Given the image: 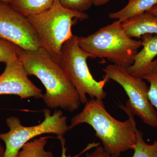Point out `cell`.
Listing matches in <instances>:
<instances>
[{"instance_id": "1", "label": "cell", "mask_w": 157, "mask_h": 157, "mask_svg": "<svg viewBox=\"0 0 157 157\" xmlns=\"http://www.w3.org/2000/svg\"><path fill=\"white\" fill-rule=\"evenodd\" d=\"M120 107L128 117L124 121L117 120L107 112L103 100H89L81 112L72 118L69 129L82 124L89 125L104 149L113 156L120 157L124 152L134 150L137 129L134 114L128 106Z\"/></svg>"}, {"instance_id": "2", "label": "cell", "mask_w": 157, "mask_h": 157, "mask_svg": "<svg viewBox=\"0 0 157 157\" xmlns=\"http://www.w3.org/2000/svg\"><path fill=\"white\" fill-rule=\"evenodd\" d=\"M18 58L29 76L39 78L45 89L42 98L48 108H59L70 112L81 104L76 88L58 63L43 47L36 50L21 49Z\"/></svg>"}, {"instance_id": "3", "label": "cell", "mask_w": 157, "mask_h": 157, "mask_svg": "<svg viewBox=\"0 0 157 157\" xmlns=\"http://www.w3.org/2000/svg\"><path fill=\"white\" fill-rule=\"evenodd\" d=\"M78 45L89 58L107 59L113 64L127 68L134 63L141 41L130 38L121 21L117 20L87 37H77Z\"/></svg>"}, {"instance_id": "4", "label": "cell", "mask_w": 157, "mask_h": 157, "mask_svg": "<svg viewBox=\"0 0 157 157\" xmlns=\"http://www.w3.org/2000/svg\"><path fill=\"white\" fill-rule=\"evenodd\" d=\"M88 17L85 12L65 8L58 0L47 11L28 17L41 41L42 47L56 62L63 45L73 36L71 28L75 20L84 21Z\"/></svg>"}, {"instance_id": "5", "label": "cell", "mask_w": 157, "mask_h": 157, "mask_svg": "<svg viewBox=\"0 0 157 157\" xmlns=\"http://www.w3.org/2000/svg\"><path fill=\"white\" fill-rule=\"evenodd\" d=\"M77 37L73 35L65 42L57 63L78 92L81 104L88 101L87 95L92 99L103 100L107 96L104 87L109 80L104 77L98 81L94 78L87 64L89 56L79 47Z\"/></svg>"}, {"instance_id": "6", "label": "cell", "mask_w": 157, "mask_h": 157, "mask_svg": "<svg viewBox=\"0 0 157 157\" xmlns=\"http://www.w3.org/2000/svg\"><path fill=\"white\" fill-rule=\"evenodd\" d=\"M43 121L32 126L23 125L20 119L17 117L11 116L6 119L9 131L0 133V140L5 144L4 157H15L25 144L37 136L53 134L56 135L59 139L64 137L70 130L67 117L61 110H56L52 114L49 109H43Z\"/></svg>"}, {"instance_id": "7", "label": "cell", "mask_w": 157, "mask_h": 157, "mask_svg": "<svg viewBox=\"0 0 157 157\" xmlns=\"http://www.w3.org/2000/svg\"><path fill=\"white\" fill-rule=\"evenodd\" d=\"M104 77L120 85L129 98L126 105L134 115L137 116L150 126L157 128V112L150 102L149 87L142 78L132 76L126 68L114 64L103 69Z\"/></svg>"}, {"instance_id": "8", "label": "cell", "mask_w": 157, "mask_h": 157, "mask_svg": "<svg viewBox=\"0 0 157 157\" xmlns=\"http://www.w3.org/2000/svg\"><path fill=\"white\" fill-rule=\"evenodd\" d=\"M0 38L25 50L42 47L38 35L28 17L16 11L9 3L0 2Z\"/></svg>"}, {"instance_id": "9", "label": "cell", "mask_w": 157, "mask_h": 157, "mask_svg": "<svg viewBox=\"0 0 157 157\" xmlns=\"http://www.w3.org/2000/svg\"><path fill=\"white\" fill-rule=\"evenodd\" d=\"M6 66L0 75V95H13L21 99H42V90L29 79L18 57L11 59Z\"/></svg>"}, {"instance_id": "10", "label": "cell", "mask_w": 157, "mask_h": 157, "mask_svg": "<svg viewBox=\"0 0 157 157\" xmlns=\"http://www.w3.org/2000/svg\"><path fill=\"white\" fill-rule=\"evenodd\" d=\"M143 48L137 52L134 63L126 70L132 76L143 79L144 76L153 72L157 64V36L147 34L141 38Z\"/></svg>"}, {"instance_id": "11", "label": "cell", "mask_w": 157, "mask_h": 157, "mask_svg": "<svg viewBox=\"0 0 157 157\" xmlns=\"http://www.w3.org/2000/svg\"><path fill=\"white\" fill-rule=\"evenodd\" d=\"M123 27L130 38H141L147 34L157 36V16L145 12L122 22Z\"/></svg>"}, {"instance_id": "12", "label": "cell", "mask_w": 157, "mask_h": 157, "mask_svg": "<svg viewBox=\"0 0 157 157\" xmlns=\"http://www.w3.org/2000/svg\"><path fill=\"white\" fill-rule=\"evenodd\" d=\"M157 4V0H128L126 6L119 11L109 13V17L123 22L130 17L147 12Z\"/></svg>"}, {"instance_id": "13", "label": "cell", "mask_w": 157, "mask_h": 157, "mask_svg": "<svg viewBox=\"0 0 157 157\" xmlns=\"http://www.w3.org/2000/svg\"><path fill=\"white\" fill-rule=\"evenodd\" d=\"M56 0H14L11 5L26 17L40 14L50 9Z\"/></svg>"}, {"instance_id": "14", "label": "cell", "mask_w": 157, "mask_h": 157, "mask_svg": "<svg viewBox=\"0 0 157 157\" xmlns=\"http://www.w3.org/2000/svg\"><path fill=\"white\" fill-rule=\"evenodd\" d=\"M48 137L33 139L25 144L15 157H55L53 153L45 150Z\"/></svg>"}, {"instance_id": "15", "label": "cell", "mask_w": 157, "mask_h": 157, "mask_svg": "<svg viewBox=\"0 0 157 157\" xmlns=\"http://www.w3.org/2000/svg\"><path fill=\"white\" fill-rule=\"evenodd\" d=\"M134 150L132 157H157V140L152 144H148L144 141L142 132L137 129Z\"/></svg>"}, {"instance_id": "16", "label": "cell", "mask_w": 157, "mask_h": 157, "mask_svg": "<svg viewBox=\"0 0 157 157\" xmlns=\"http://www.w3.org/2000/svg\"><path fill=\"white\" fill-rule=\"evenodd\" d=\"M21 48L8 40L0 38V63L6 64L9 60L18 57Z\"/></svg>"}, {"instance_id": "17", "label": "cell", "mask_w": 157, "mask_h": 157, "mask_svg": "<svg viewBox=\"0 0 157 157\" xmlns=\"http://www.w3.org/2000/svg\"><path fill=\"white\" fill-rule=\"evenodd\" d=\"M62 6L70 10L84 12L92 6V0H58Z\"/></svg>"}, {"instance_id": "18", "label": "cell", "mask_w": 157, "mask_h": 157, "mask_svg": "<svg viewBox=\"0 0 157 157\" xmlns=\"http://www.w3.org/2000/svg\"><path fill=\"white\" fill-rule=\"evenodd\" d=\"M143 79L148 82L150 84L149 87L148 97L151 105L157 112V73L151 72L144 76Z\"/></svg>"}, {"instance_id": "19", "label": "cell", "mask_w": 157, "mask_h": 157, "mask_svg": "<svg viewBox=\"0 0 157 157\" xmlns=\"http://www.w3.org/2000/svg\"><path fill=\"white\" fill-rule=\"evenodd\" d=\"M59 139L60 141L62 147V154L61 157H79L82 155L84 154V153L90 150H91V149L94 148V147H97L99 146L100 145L99 142H98V143L93 142V143L89 144L81 152L79 153L78 155L74 156L72 157L70 155H67V148L66 147V140H65L64 137H60V138H59Z\"/></svg>"}, {"instance_id": "20", "label": "cell", "mask_w": 157, "mask_h": 157, "mask_svg": "<svg viewBox=\"0 0 157 157\" xmlns=\"http://www.w3.org/2000/svg\"><path fill=\"white\" fill-rule=\"evenodd\" d=\"M85 157H114L107 153L103 146L99 145L94 151L86 155Z\"/></svg>"}, {"instance_id": "21", "label": "cell", "mask_w": 157, "mask_h": 157, "mask_svg": "<svg viewBox=\"0 0 157 157\" xmlns=\"http://www.w3.org/2000/svg\"><path fill=\"white\" fill-rule=\"evenodd\" d=\"M110 0H92L93 5L96 6H103L107 4Z\"/></svg>"}, {"instance_id": "22", "label": "cell", "mask_w": 157, "mask_h": 157, "mask_svg": "<svg viewBox=\"0 0 157 157\" xmlns=\"http://www.w3.org/2000/svg\"><path fill=\"white\" fill-rule=\"evenodd\" d=\"M6 148L0 142V157H4Z\"/></svg>"}, {"instance_id": "23", "label": "cell", "mask_w": 157, "mask_h": 157, "mask_svg": "<svg viewBox=\"0 0 157 157\" xmlns=\"http://www.w3.org/2000/svg\"><path fill=\"white\" fill-rule=\"evenodd\" d=\"M147 12H150V13L154 14V15L157 16V4L155 6H154L153 8H152L150 10L147 11Z\"/></svg>"}, {"instance_id": "24", "label": "cell", "mask_w": 157, "mask_h": 157, "mask_svg": "<svg viewBox=\"0 0 157 157\" xmlns=\"http://www.w3.org/2000/svg\"><path fill=\"white\" fill-rule=\"evenodd\" d=\"M14 0H0V2H4L11 4Z\"/></svg>"}, {"instance_id": "25", "label": "cell", "mask_w": 157, "mask_h": 157, "mask_svg": "<svg viewBox=\"0 0 157 157\" xmlns=\"http://www.w3.org/2000/svg\"><path fill=\"white\" fill-rule=\"evenodd\" d=\"M153 72H154V73H157V64L156 67H155V69H154L153 71Z\"/></svg>"}]
</instances>
